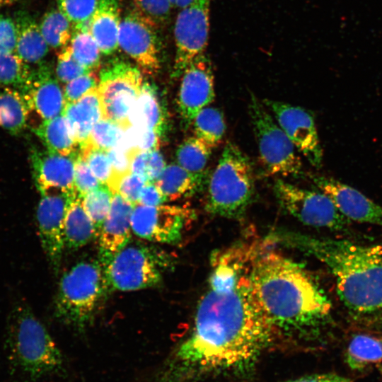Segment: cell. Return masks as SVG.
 Wrapping results in <instances>:
<instances>
[{
    "label": "cell",
    "instance_id": "cell-26",
    "mask_svg": "<svg viewBox=\"0 0 382 382\" xmlns=\"http://www.w3.org/2000/svg\"><path fill=\"white\" fill-rule=\"evenodd\" d=\"M130 126L153 129L160 135L165 125L164 114L154 88L143 83L128 117Z\"/></svg>",
    "mask_w": 382,
    "mask_h": 382
},
{
    "label": "cell",
    "instance_id": "cell-13",
    "mask_svg": "<svg viewBox=\"0 0 382 382\" xmlns=\"http://www.w3.org/2000/svg\"><path fill=\"white\" fill-rule=\"evenodd\" d=\"M73 191L53 189L42 193L37 208L39 239L47 260L54 272L59 270L65 249L64 219L68 201Z\"/></svg>",
    "mask_w": 382,
    "mask_h": 382
},
{
    "label": "cell",
    "instance_id": "cell-14",
    "mask_svg": "<svg viewBox=\"0 0 382 382\" xmlns=\"http://www.w3.org/2000/svg\"><path fill=\"white\" fill-rule=\"evenodd\" d=\"M263 104L308 161L316 168L321 167L323 150L313 115L304 108L277 100L265 99Z\"/></svg>",
    "mask_w": 382,
    "mask_h": 382
},
{
    "label": "cell",
    "instance_id": "cell-20",
    "mask_svg": "<svg viewBox=\"0 0 382 382\" xmlns=\"http://www.w3.org/2000/svg\"><path fill=\"white\" fill-rule=\"evenodd\" d=\"M134 204L114 194L110 212L99 231V262L103 267L129 241Z\"/></svg>",
    "mask_w": 382,
    "mask_h": 382
},
{
    "label": "cell",
    "instance_id": "cell-37",
    "mask_svg": "<svg viewBox=\"0 0 382 382\" xmlns=\"http://www.w3.org/2000/svg\"><path fill=\"white\" fill-rule=\"evenodd\" d=\"M158 150L134 151L131 160V171L143 177L147 183H155L166 168Z\"/></svg>",
    "mask_w": 382,
    "mask_h": 382
},
{
    "label": "cell",
    "instance_id": "cell-24",
    "mask_svg": "<svg viewBox=\"0 0 382 382\" xmlns=\"http://www.w3.org/2000/svg\"><path fill=\"white\" fill-rule=\"evenodd\" d=\"M65 248L76 250L98 237L93 221L82 204V197L76 190L69 197L64 219Z\"/></svg>",
    "mask_w": 382,
    "mask_h": 382
},
{
    "label": "cell",
    "instance_id": "cell-2",
    "mask_svg": "<svg viewBox=\"0 0 382 382\" xmlns=\"http://www.w3.org/2000/svg\"><path fill=\"white\" fill-rule=\"evenodd\" d=\"M249 280L275 339L313 335L330 315V302L312 277L277 250L254 245Z\"/></svg>",
    "mask_w": 382,
    "mask_h": 382
},
{
    "label": "cell",
    "instance_id": "cell-43",
    "mask_svg": "<svg viewBox=\"0 0 382 382\" xmlns=\"http://www.w3.org/2000/svg\"><path fill=\"white\" fill-rule=\"evenodd\" d=\"M100 184L79 152L74 161V189L76 192L83 197Z\"/></svg>",
    "mask_w": 382,
    "mask_h": 382
},
{
    "label": "cell",
    "instance_id": "cell-36",
    "mask_svg": "<svg viewBox=\"0 0 382 382\" xmlns=\"http://www.w3.org/2000/svg\"><path fill=\"white\" fill-rule=\"evenodd\" d=\"M125 130L117 123L101 118L92 128L86 142L79 148L91 147L108 151L117 146Z\"/></svg>",
    "mask_w": 382,
    "mask_h": 382
},
{
    "label": "cell",
    "instance_id": "cell-12",
    "mask_svg": "<svg viewBox=\"0 0 382 382\" xmlns=\"http://www.w3.org/2000/svg\"><path fill=\"white\" fill-rule=\"evenodd\" d=\"M191 216L188 209L179 206L135 204L131 216L132 231L151 242L174 243L180 240Z\"/></svg>",
    "mask_w": 382,
    "mask_h": 382
},
{
    "label": "cell",
    "instance_id": "cell-32",
    "mask_svg": "<svg viewBox=\"0 0 382 382\" xmlns=\"http://www.w3.org/2000/svg\"><path fill=\"white\" fill-rule=\"evenodd\" d=\"M71 24L57 8L52 9L43 16L40 28L49 47L62 49L68 45L71 39Z\"/></svg>",
    "mask_w": 382,
    "mask_h": 382
},
{
    "label": "cell",
    "instance_id": "cell-22",
    "mask_svg": "<svg viewBox=\"0 0 382 382\" xmlns=\"http://www.w3.org/2000/svg\"><path fill=\"white\" fill-rule=\"evenodd\" d=\"M97 88L92 89L77 100L66 104L62 111L79 147L86 142L95 124L103 118Z\"/></svg>",
    "mask_w": 382,
    "mask_h": 382
},
{
    "label": "cell",
    "instance_id": "cell-7",
    "mask_svg": "<svg viewBox=\"0 0 382 382\" xmlns=\"http://www.w3.org/2000/svg\"><path fill=\"white\" fill-rule=\"evenodd\" d=\"M168 262L167 256L154 248L128 243L103 267L106 288L130 291L155 286Z\"/></svg>",
    "mask_w": 382,
    "mask_h": 382
},
{
    "label": "cell",
    "instance_id": "cell-9",
    "mask_svg": "<svg viewBox=\"0 0 382 382\" xmlns=\"http://www.w3.org/2000/svg\"><path fill=\"white\" fill-rule=\"evenodd\" d=\"M141 71L131 64L115 62L99 74L97 89L103 118L117 123L124 129L130 127L129 115L143 85Z\"/></svg>",
    "mask_w": 382,
    "mask_h": 382
},
{
    "label": "cell",
    "instance_id": "cell-39",
    "mask_svg": "<svg viewBox=\"0 0 382 382\" xmlns=\"http://www.w3.org/2000/svg\"><path fill=\"white\" fill-rule=\"evenodd\" d=\"M98 0H57L58 9L74 26L89 20Z\"/></svg>",
    "mask_w": 382,
    "mask_h": 382
},
{
    "label": "cell",
    "instance_id": "cell-16",
    "mask_svg": "<svg viewBox=\"0 0 382 382\" xmlns=\"http://www.w3.org/2000/svg\"><path fill=\"white\" fill-rule=\"evenodd\" d=\"M178 96L180 115L185 125H192L197 113L215 97L214 79L209 58L197 57L182 74Z\"/></svg>",
    "mask_w": 382,
    "mask_h": 382
},
{
    "label": "cell",
    "instance_id": "cell-21",
    "mask_svg": "<svg viewBox=\"0 0 382 382\" xmlns=\"http://www.w3.org/2000/svg\"><path fill=\"white\" fill-rule=\"evenodd\" d=\"M121 20L119 0L98 1L88 28L103 54H111L119 47Z\"/></svg>",
    "mask_w": 382,
    "mask_h": 382
},
{
    "label": "cell",
    "instance_id": "cell-23",
    "mask_svg": "<svg viewBox=\"0 0 382 382\" xmlns=\"http://www.w3.org/2000/svg\"><path fill=\"white\" fill-rule=\"evenodd\" d=\"M17 29L16 53L28 64H39L47 55V44L35 19L25 11H17L13 17Z\"/></svg>",
    "mask_w": 382,
    "mask_h": 382
},
{
    "label": "cell",
    "instance_id": "cell-41",
    "mask_svg": "<svg viewBox=\"0 0 382 382\" xmlns=\"http://www.w3.org/2000/svg\"><path fill=\"white\" fill-rule=\"evenodd\" d=\"M134 10L156 27L165 23L172 8L169 0H133Z\"/></svg>",
    "mask_w": 382,
    "mask_h": 382
},
{
    "label": "cell",
    "instance_id": "cell-25",
    "mask_svg": "<svg viewBox=\"0 0 382 382\" xmlns=\"http://www.w3.org/2000/svg\"><path fill=\"white\" fill-rule=\"evenodd\" d=\"M46 149L65 156L76 157L79 145L65 116L42 121L33 129Z\"/></svg>",
    "mask_w": 382,
    "mask_h": 382
},
{
    "label": "cell",
    "instance_id": "cell-5",
    "mask_svg": "<svg viewBox=\"0 0 382 382\" xmlns=\"http://www.w3.org/2000/svg\"><path fill=\"white\" fill-rule=\"evenodd\" d=\"M254 192L249 158L235 144L228 142L209 181L206 210L222 217H241L250 204Z\"/></svg>",
    "mask_w": 382,
    "mask_h": 382
},
{
    "label": "cell",
    "instance_id": "cell-44",
    "mask_svg": "<svg viewBox=\"0 0 382 382\" xmlns=\"http://www.w3.org/2000/svg\"><path fill=\"white\" fill-rule=\"evenodd\" d=\"M146 183V180L143 177L130 173L120 180L117 193L132 204H137Z\"/></svg>",
    "mask_w": 382,
    "mask_h": 382
},
{
    "label": "cell",
    "instance_id": "cell-28",
    "mask_svg": "<svg viewBox=\"0 0 382 382\" xmlns=\"http://www.w3.org/2000/svg\"><path fill=\"white\" fill-rule=\"evenodd\" d=\"M345 360L357 371L382 367V336L354 335L345 350Z\"/></svg>",
    "mask_w": 382,
    "mask_h": 382
},
{
    "label": "cell",
    "instance_id": "cell-45",
    "mask_svg": "<svg viewBox=\"0 0 382 382\" xmlns=\"http://www.w3.org/2000/svg\"><path fill=\"white\" fill-rule=\"evenodd\" d=\"M17 29L13 18L0 13V51L16 52Z\"/></svg>",
    "mask_w": 382,
    "mask_h": 382
},
{
    "label": "cell",
    "instance_id": "cell-29",
    "mask_svg": "<svg viewBox=\"0 0 382 382\" xmlns=\"http://www.w3.org/2000/svg\"><path fill=\"white\" fill-rule=\"evenodd\" d=\"M29 112L21 91L0 87V128L13 135L19 134L26 127Z\"/></svg>",
    "mask_w": 382,
    "mask_h": 382
},
{
    "label": "cell",
    "instance_id": "cell-30",
    "mask_svg": "<svg viewBox=\"0 0 382 382\" xmlns=\"http://www.w3.org/2000/svg\"><path fill=\"white\" fill-rule=\"evenodd\" d=\"M195 136L212 149L220 144L226 131L222 112L214 107L201 110L192 123Z\"/></svg>",
    "mask_w": 382,
    "mask_h": 382
},
{
    "label": "cell",
    "instance_id": "cell-4",
    "mask_svg": "<svg viewBox=\"0 0 382 382\" xmlns=\"http://www.w3.org/2000/svg\"><path fill=\"white\" fill-rule=\"evenodd\" d=\"M6 347L14 362L32 377L58 369L61 352L50 334L23 300L14 302L6 324Z\"/></svg>",
    "mask_w": 382,
    "mask_h": 382
},
{
    "label": "cell",
    "instance_id": "cell-3",
    "mask_svg": "<svg viewBox=\"0 0 382 382\" xmlns=\"http://www.w3.org/2000/svg\"><path fill=\"white\" fill-rule=\"evenodd\" d=\"M269 240L298 249L323 263L333 275L340 300L354 315L382 314V245L275 231Z\"/></svg>",
    "mask_w": 382,
    "mask_h": 382
},
{
    "label": "cell",
    "instance_id": "cell-15",
    "mask_svg": "<svg viewBox=\"0 0 382 382\" xmlns=\"http://www.w3.org/2000/svg\"><path fill=\"white\" fill-rule=\"evenodd\" d=\"M156 26L134 9L121 20L118 45L145 74L153 75L160 69L159 47Z\"/></svg>",
    "mask_w": 382,
    "mask_h": 382
},
{
    "label": "cell",
    "instance_id": "cell-35",
    "mask_svg": "<svg viewBox=\"0 0 382 382\" xmlns=\"http://www.w3.org/2000/svg\"><path fill=\"white\" fill-rule=\"evenodd\" d=\"M113 195L106 184H100L82 197L84 209L95 225L98 235L110 212Z\"/></svg>",
    "mask_w": 382,
    "mask_h": 382
},
{
    "label": "cell",
    "instance_id": "cell-31",
    "mask_svg": "<svg viewBox=\"0 0 382 382\" xmlns=\"http://www.w3.org/2000/svg\"><path fill=\"white\" fill-rule=\"evenodd\" d=\"M69 45L77 61L92 71L100 62L102 53L88 28V21L74 26Z\"/></svg>",
    "mask_w": 382,
    "mask_h": 382
},
{
    "label": "cell",
    "instance_id": "cell-46",
    "mask_svg": "<svg viewBox=\"0 0 382 382\" xmlns=\"http://www.w3.org/2000/svg\"><path fill=\"white\" fill-rule=\"evenodd\" d=\"M166 201L164 195L155 183H146L144 187L137 204L158 206Z\"/></svg>",
    "mask_w": 382,
    "mask_h": 382
},
{
    "label": "cell",
    "instance_id": "cell-1",
    "mask_svg": "<svg viewBox=\"0 0 382 382\" xmlns=\"http://www.w3.org/2000/svg\"><path fill=\"white\" fill-rule=\"evenodd\" d=\"M252 245H234L212 255L207 289L177 358L197 371L250 367L276 340L253 294Z\"/></svg>",
    "mask_w": 382,
    "mask_h": 382
},
{
    "label": "cell",
    "instance_id": "cell-27",
    "mask_svg": "<svg viewBox=\"0 0 382 382\" xmlns=\"http://www.w3.org/2000/svg\"><path fill=\"white\" fill-rule=\"evenodd\" d=\"M203 181L202 174L190 173L171 163L166 166L155 184L169 202L192 195L202 186Z\"/></svg>",
    "mask_w": 382,
    "mask_h": 382
},
{
    "label": "cell",
    "instance_id": "cell-10",
    "mask_svg": "<svg viewBox=\"0 0 382 382\" xmlns=\"http://www.w3.org/2000/svg\"><path fill=\"white\" fill-rule=\"evenodd\" d=\"M274 192L281 207L305 225L332 230H342L347 225L349 220L321 191L306 190L277 179Z\"/></svg>",
    "mask_w": 382,
    "mask_h": 382
},
{
    "label": "cell",
    "instance_id": "cell-38",
    "mask_svg": "<svg viewBox=\"0 0 382 382\" xmlns=\"http://www.w3.org/2000/svg\"><path fill=\"white\" fill-rule=\"evenodd\" d=\"M79 152L100 183L107 185L112 174V166L108 151L91 147H83L79 148Z\"/></svg>",
    "mask_w": 382,
    "mask_h": 382
},
{
    "label": "cell",
    "instance_id": "cell-18",
    "mask_svg": "<svg viewBox=\"0 0 382 382\" xmlns=\"http://www.w3.org/2000/svg\"><path fill=\"white\" fill-rule=\"evenodd\" d=\"M21 92L30 112L34 111L42 121L62 113L64 92L47 64L42 62L31 69L28 80Z\"/></svg>",
    "mask_w": 382,
    "mask_h": 382
},
{
    "label": "cell",
    "instance_id": "cell-8",
    "mask_svg": "<svg viewBox=\"0 0 382 382\" xmlns=\"http://www.w3.org/2000/svg\"><path fill=\"white\" fill-rule=\"evenodd\" d=\"M248 109L260 159L266 173L284 178L301 175L302 163L296 147L263 103L253 93Z\"/></svg>",
    "mask_w": 382,
    "mask_h": 382
},
{
    "label": "cell",
    "instance_id": "cell-34",
    "mask_svg": "<svg viewBox=\"0 0 382 382\" xmlns=\"http://www.w3.org/2000/svg\"><path fill=\"white\" fill-rule=\"evenodd\" d=\"M31 69L16 52L0 51V87L21 91L30 76Z\"/></svg>",
    "mask_w": 382,
    "mask_h": 382
},
{
    "label": "cell",
    "instance_id": "cell-11",
    "mask_svg": "<svg viewBox=\"0 0 382 382\" xmlns=\"http://www.w3.org/2000/svg\"><path fill=\"white\" fill-rule=\"evenodd\" d=\"M211 0H194L180 10L175 27L173 76H180L190 64L204 53L209 32Z\"/></svg>",
    "mask_w": 382,
    "mask_h": 382
},
{
    "label": "cell",
    "instance_id": "cell-33",
    "mask_svg": "<svg viewBox=\"0 0 382 382\" xmlns=\"http://www.w3.org/2000/svg\"><path fill=\"white\" fill-rule=\"evenodd\" d=\"M212 148L195 136L186 139L176 152L178 164L195 174H202L212 154Z\"/></svg>",
    "mask_w": 382,
    "mask_h": 382
},
{
    "label": "cell",
    "instance_id": "cell-48",
    "mask_svg": "<svg viewBox=\"0 0 382 382\" xmlns=\"http://www.w3.org/2000/svg\"><path fill=\"white\" fill-rule=\"evenodd\" d=\"M172 8L183 9L190 5L194 0H169Z\"/></svg>",
    "mask_w": 382,
    "mask_h": 382
},
{
    "label": "cell",
    "instance_id": "cell-19",
    "mask_svg": "<svg viewBox=\"0 0 382 382\" xmlns=\"http://www.w3.org/2000/svg\"><path fill=\"white\" fill-rule=\"evenodd\" d=\"M47 149L32 148L30 160L37 189L40 194L53 189L74 190V161Z\"/></svg>",
    "mask_w": 382,
    "mask_h": 382
},
{
    "label": "cell",
    "instance_id": "cell-49",
    "mask_svg": "<svg viewBox=\"0 0 382 382\" xmlns=\"http://www.w3.org/2000/svg\"><path fill=\"white\" fill-rule=\"evenodd\" d=\"M19 0H0V11L6 6L11 5Z\"/></svg>",
    "mask_w": 382,
    "mask_h": 382
},
{
    "label": "cell",
    "instance_id": "cell-17",
    "mask_svg": "<svg viewBox=\"0 0 382 382\" xmlns=\"http://www.w3.org/2000/svg\"><path fill=\"white\" fill-rule=\"evenodd\" d=\"M311 179L349 221L382 226V206L359 190L330 177L313 175Z\"/></svg>",
    "mask_w": 382,
    "mask_h": 382
},
{
    "label": "cell",
    "instance_id": "cell-47",
    "mask_svg": "<svg viewBox=\"0 0 382 382\" xmlns=\"http://www.w3.org/2000/svg\"><path fill=\"white\" fill-rule=\"evenodd\" d=\"M286 382H352L349 378L336 374H319L302 376Z\"/></svg>",
    "mask_w": 382,
    "mask_h": 382
},
{
    "label": "cell",
    "instance_id": "cell-42",
    "mask_svg": "<svg viewBox=\"0 0 382 382\" xmlns=\"http://www.w3.org/2000/svg\"><path fill=\"white\" fill-rule=\"evenodd\" d=\"M99 76L89 71L66 83L64 88V105L74 102L83 95L98 88Z\"/></svg>",
    "mask_w": 382,
    "mask_h": 382
},
{
    "label": "cell",
    "instance_id": "cell-6",
    "mask_svg": "<svg viewBox=\"0 0 382 382\" xmlns=\"http://www.w3.org/2000/svg\"><path fill=\"white\" fill-rule=\"evenodd\" d=\"M107 289L99 261H81L61 277L54 314L66 325L82 329L90 322Z\"/></svg>",
    "mask_w": 382,
    "mask_h": 382
},
{
    "label": "cell",
    "instance_id": "cell-40",
    "mask_svg": "<svg viewBox=\"0 0 382 382\" xmlns=\"http://www.w3.org/2000/svg\"><path fill=\"white\" fill-rule=\"evenodd\" d=\"M89 71L75 58L69 44L60 50L56 66V75L60 81L66 83Z\"/></svg>",
    "mask_w": 382,
    "mask_h": 382
}]
</instances>
